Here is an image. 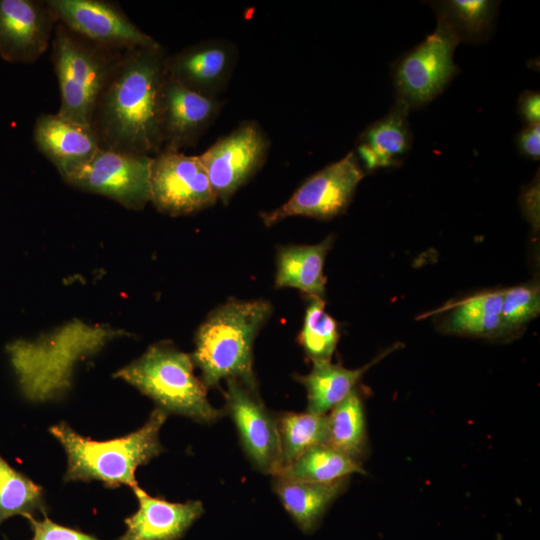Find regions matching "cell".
Wrapping results in <instances>:
<instances>
[{
    "instance_id": "6da1fadb",
    "label": "cell",
    "mask_w": 540,
    "mask_h": 540,
    "mask_svg": "<svg viewBox=\"0 0 540 540\" xmlns=\"http://www.w3.org/2000/svg\"><path fill=\"white\" fill-rule=\"evenodd\" d=\"M167 55L157 41L124 53L92 118L91 128L100 149L150 157L161 151Z\"/></svg>"
},
{
    "instance_id": "7a4b0ae2",
    "label": "cell",
    "mask_w": 540,
    "mask_h": 540,
    "mask_svg": "<svg viewBox=\"0 0 540 540\" xmlns=\"http://www.w3.org/2000/svg\"><path fill=\"white\" fill-rule=\"evenodd\" d=\"M272 310L267 300L231 298L208 314L196 331L191 355L207 389L228 379L257 388L253 347Z\"/></svg>"
},
{
    "instance_id": "3957f363",
    "label": "cell",
    "mask_w": 540,
    "mask_h": 540,
    "mask_svg": "<svg viewBox=\"0 0 540 540\" xmlns=\"http://www.w3.org/2000/svg\"><path fill=\"white\" fill-rule=\"evenodd\" d=\"M168 413L155 408L146 423L133 433L108 441H94L76 433L61 422L50 433L66 451L68 466L65 481H92L106 487H134L136 469L164 451L159 441L160 429Z\"/></svg>"
},
{
    "instance_id": "277c9868",
    "label": "cell",
    "mask_w": 540,
    "mask_h": 540,
    "mask_svg": "<svg viewBox=\"0 0 540 540\" xmlns=\"http://www.w3.org/2000/svg\"><path fill=\"white\" fill-rule=\"evenodd\" d=\"M117 332L74 321L34 341L17 340L7 353L24 396L43 402L61 396L71 384L75 363L98 351Z\"/></svg>"
},
{
    "instance_id": "5b68a950",
    "label": "cell",
    "mask_w": 540,
    "mask_h": 540,
    "mask_svg": "<svg viewBox=\"0 0 540 540\" xmlns=\"http://www.w3.org/2000/svg\"><path fill=\"white\" fill-rule=\"evenodd\" d=\"M125 52L94 42L58 22L51 54L60 91L57 114L91 127L97 102Z\"/></svg>"
},
{
    "instance_id": "8992f818",
    "label": "cell",
    "mask_w": 540,
    "mask_h": 540,
    "mask_svg": "<svg viewBox=\"0 0 540 540\" xmlns=\"http://www.w3.org/2000/svg\"><path fill=\"white\" fill-rule=\"evenodd\" d=\"M115 377L153 399L168 414L212 423L225 413L210 404L207 387L194 374L191 355L169 342L150 346L140 358L116 372Z\"/></svg>"
},
{
    "instance_id": "52a82bcc",
    "label": "cell",
    "mask_w": 540,
    "mask_h": 540,
    "mask_svg": "<svg viewBox=\"0 0 540 540\" xmlns=\"http://www.w3.org/2000/svg\"><path fill=\"white\" fill-rule=\"evenodd\" d=\"M459 43L450 25L438 18L435 31L394 62L396 100L417 109L436 98L458 73L453 55Z\"/></svg>"
},
{
    "instance_id": "ba28073f",
    "label": "cell",
    "mask_w": 540,
    "mask_h": 540,
    "mask_svg": "<svg viewBox=\"0 0 540 540\" xmlns=\"http://www.w3.org/2000/svg\"><path fill=\"white\" fill-rule=\"evenodd\" d=\"M365 176L355 153L350 151L308 177L281 206L261 212V220L271 227L293 216L333 219L345 213Z\"/></svg>"
},
{
    "instance_id": "9c48e42d",
    "label": "cell",
    "mask_w": 540,
    "mask_h": 540,
    "mask_svg": "<svg viewBox=\"0 0 540 540\" xmlns=\"http://www.w3.org/2000/svg\"><path fill=\"white\" fill-rule=\"evenodd\" d=\"M270 141L258 122H241L198 155L210 184L224 205L267 160Z\"/></svg>"
},
{
    "instance_id": "30bf717a",
    "label": "cell",
    "mask_w": 540,
    "mask_h": 540,
    "mask_svg": "<svg viewBox=\"0 0 540 540\" xmlns=\"http://www.w3.org/2000/svg\"><path fill=\"white\" fill-rule=\"evenodd\" d=\"M217 200L198 155L161 151L152 157L150 202L159 212L190 215L212 207Z\"/></svg>"
},
{
    "instance_id": "8fae6325",
    "label": "cell",
    "mask_w": 540,
    "mask_h": 540,
    "mask_svg": "<svg viewBox=\"0 0 540 540\" xmlns=\"http://www.w3.org/2000/svg\"><path fill=\"white\" fill-rule=\"evenodd\" d=\"M152 157L99 149L84 166L64 179L82 191L108 197L131 210L150 202Z\"/></svg>"
},
{
    "instance_id": "7c38bea8",
    "label": "cell",
    "mask_w": 540,
    "mask_h": 540,
    "mask_svg": "<svg viewBox=\"0 0 540 540\" xmlns=\"http://www.w3.org/2000/svg\"><path fill=\"white\" fill-rule=\"evenodd\" d=\"M224 397L246 456L257 470L274 476L281 468L276 416L263 404L257 388L236 379L226 380Z\"/></svg>"
},
{
    "instance_id": "4fadbf2b",
    "label": "cell",
    "mask_w": 540,
    "mask_h": 540,
    "mask_svg": "<svg viewBox=\"0 0 540 540\" xmlns=\"http://www.w3.org/2000/svg\"><path fill=\"white\" fill-rule=\"evenodd\" d=\"M57 17L74 32L110 48L127 51L156 42L120 8L107 0H47Z\"/></svg>"
},
{
    "instance_id": "5bb4252c",
    "label": "cell",
    "mask_w": 540,
    "mask_h": 540,
    "mask_svg": "<svg viewBox=\"0 0 540 540\" xmlns=\"http://www.w3.org/2000/svg\"><path fill=\"white\" fill-rule=\"evenodd\" d=\"M57 23L47 0H0V56L12 63L36 62Z\"/></svg>"
},
{
    "instance_id": "9a60e30c",
    "label": "cell",
    "mask_w": 540,
    "mask_h": 540,
    "mask_svg": "<svg viewBox=\"0 0 540 540\" xmlns=\"http://www.w3.org/2000/svg\"><path fill=\"white\" fill-rule=\"evenodd\" d=\"M237 46L215 38L189 45L167 55V75L189 90L218 98L234 73L238 62Z\"/></svg>"
},
{
    "instance_id": "2e32d148",
    "label": "cell",
    "mask_w": 540,
    "mask_h": 540,
    "mask_svg": "<svg viewBox=\"0 0 540 540\" xmlns=\"http://www.w3.org/2000/svg\"><path fill=\"white\" fill-rule=\"evenodd\" d=\"M221 108L218 98L189 90L166 73L161 102V151L181 152L195 146Z\"/></svg>"
},
{
    "instance_id": "e0dca14e",
    "label": "cell",
    "mask_w": 540,
    "mask_h": 540,
    "mask_svg": "<svg viewBox=\"0 0 540 540\" xmlns=\"http://www.w3.org/2000/svg\"><path fill=\"white\" fill-rule=\"evenodd\" d=\"M33 140L63 180L90 161L100 149L91 127L75 123L57 113H42L37 117Z\"/></svg>"
},
{
    "instance_id": "ac0fdd59",
    "label": "cell",
    "mask_w": 540,
    "mask_h": 540,
    "mask_svg": "<svg viewBox=\"0 0 540 540\" xmlns=\"http://www.w3.org/2000/svg\"><path fill=\"white\" fill-rule=\"evenodd\" d=\"M132 490L138 509L125 519L127 529L118 540H179L204 513L197 500L169 502L150 496L138 484Z\"/></svg>"
},
{
    "instance_id": "d6986e66",
    "label": "cell",
    "mask_w": 540,
    "mask_h": 540,
    "mask_svg": "<svg viewBox=\"0 0 540 540\" xmlns=\"http://www.w3.org/2000/svg\"><path fill=\"white\" fill-rule=\"evenodd\" d=\"M409 107L396 100L390 111L368 125L357 140L359 164L365 172L396 167L412 146V133L408 122Z\"/></svg>"
},
{
    "instance_id": "ffe728a7",
    "label": "cell",
    "mask_w": 540,
    "mask_h": 540,
    "mask_svg": "<svg viewBox=\"0 0 540 540\" xmlns=\"http://www.w3.org/2000/svg\"><path fill=\"white\" fill-rule=\"evenodd\" d=\"M401 344L385 349L369 363L357 369H348L331 361L314 362L306 375H295L307 393L306 411L314 414H328L344 400L355 388L364 374L375 364L384 359Z\"/></svg>"
},
{
    "instance_id": "44dd1931",
    "label": "cell",
    "mask_w": 540,
    "mask_h": 540,
    "mask_svg": "<svg viewBox=\"0 0 540 540\" xmlns=\"http://www.w3.org/2000/svg\"><path fill=\"white\" fill-rule=\"evenodd\" d=\"M333 236L313 245L279 246L276 254V288H296L306 297L323 298L327 278L325 259L333 244Z\"/></svg>"
},
{
    "instance_id": "7402d4cb",
    "label": "cell",
    "mask_w": 540,
    "mask_h": 540,
    "mask_svg": "<svg viewBox=\"0 0 540 540\" xmlns=\"http://www.w3.org/2000/svg\"><path fill=\"white\" fill-rule=\"evenodd\" d=\"M348 484L349 478L321 483L273 476L272 488L298 527L312 533Z\"/></svg>"
},
{
    "instance_id": "603a6c76",
    "label": "cell",
    "mask_w": 540,
    "mask_h": 540,
    "mask_svg": "<svg viewBox=\"0 0 540 540\" xmlns=\"http://www.w3.org/2000/svg\"><path fill=\"white\" fill-rule=\"evenodd\" d=\"M503 290L472 294L445 308L441 329L448 334L497 339L503 337L501 305Z\"/></svg>"
},
{
    "instance_id": "cb8c5ba5",
    "label": "cell",
    "mask_w": 540,
    "mask_h": 540,
    "mask_svg": "<svg viewBox=\"0 0 540 540\" xmlns=\"http://www.w3.org/2000/svg\"><path fill=\"white\" fill-rule=\"evenodd\" d=\"M328 419L326 444L361 463L368 452V436L364 403L358 387L330 411Z\"/></svg>"
},
{
    "instance_id": "d4e9b609",
    "label": "cell",
    "mask_w": 540,
    "mask_h": 540,
    "mask_svg": "<svg viewBox=\"0 0 540 540\" xmlns=\"http://www.w3.org/2000/svg\"><path fill=\"white\" fill-rule=\"evenodd\" d=\"M365 473L361 463L323 444L307 450L293 462L281 468L274 476L326 483L349 478L353 474Z\"/></svg>"
},
{
    "instance_id": "484cf974",
    "label": "cell",
    "mask_w": 540,
    "mask_h": 540,
    "mask_svg": "<svg viewBox=\"0 0 540 540\" xmlns=\"http://www.w3.org/2000/svg\"><path fill=\"white\" fill-rule=\"evenodd\" d=\"M499 2L489 0H445L433 2L437 17L447 22L460 42L480 43L493 30Z\"/></svg>"
},
{
    "instance_id": "4316f807",
    "label": "cell",
    "mask_w": 540,
    "mask_h": 540,
    "mask_svg": "<svg viewBox=\"0 0 540 540\" xmlns=\"http://www.w3.org/2000/svg\"><path fill=\"white\" fill-rule=\"evenodd\" d=\"M276 423L280 440L281 468L307 450L327 443L328 414L319 415L307 411L283 412L276 416Z\"/></svg>"
},
{
    "instance_id": "83f0119b",
    "label": "cell",
    "mask_w": 540,
    "mask_h": 540,
    "mask_svg": "<svg viewBox=\"0 0 540 540\" xmlns=\"http://www.w3.org/2000/svg\"><path fill=\"white\" fill-rule=\"evenodd\" d=\"M306 298L307 306L298 343L312 363L331 361L340 336L338 323L326 311L323 298Z\"/></svg>"
},
{
    "instance_id": "f1b7e54d",
    "label": "cell",
    "mask_w": 540,
    "mask_h": 540,
    "mask_svg": "<svg viewBox=\"0 0 540 540\" xmlns=\"http://www.w3.org/2000/svg\"><path fill=\"white\" fill-rule=\"evenodd\" d=\"M45 513L43 489L0 456V524L14 515Z\"/></svg>"
},
{
    "instance_id": "f546056e",
    "label": "cell",
    "mask_w": 540,
    "mask_h": 540,
    "mask_svg": "<svg viewBox=\"0 0 540 540\" xmlns=\"http://www.w3.org/2000/svg\"><path fill=\"white\" fill-rule=\"evenodd\" d=\"M540 312V291L536 283L503 289L501 320L503 337L520 332Z\"/></svg>"
},
{
    "instance_id": "4dcf8cb0",
    "label": "cell",
    "mask_w": 540,
    "mask_h": 540,
    "mask_svg": "<svg viewBox=\"0 0 540 540\" xmlns=\"http://www.w3.org/2000/svg\"><path fill=\"white\" fill-rule=\"evenodd\" d=\"M25 517L28 519L33 530V538L31 540H99L79 530L56 524L47 517L41 521L36 520L33 515H27Z\"/></svg>"
},
{
    "instance_id": "1f68e13d",
    "label": "cell",
    "mask_w": 540,
    "mask_h": 540,
    "mask_svg": "<svg viewBox=\"0 0 540 540\" xmlns=\"http://www.w3.org/2000/svg\"><path fill=\"white\" fill-rule=\"evenodd\" d=\"M517 148L520 154L532 160L540 157V125H526L517 135Z\"/></svg>"
},
{
    "instance_id": "d6a6232c",
    "label": "cell",
    "mask_w": 540,
    "mask_h": 540,
    "mask_svg": "<svg viewBox=\"0 0 540 540\" xmlns=\"http://www.w3.org/2000/svg\"><path fill=\"white\" fill-rule=\"evenodd\" d=\"M518 114L526 125L540 121V94L538 91L525 90L518 99Z\"/></svg>"
}]
</instances>
